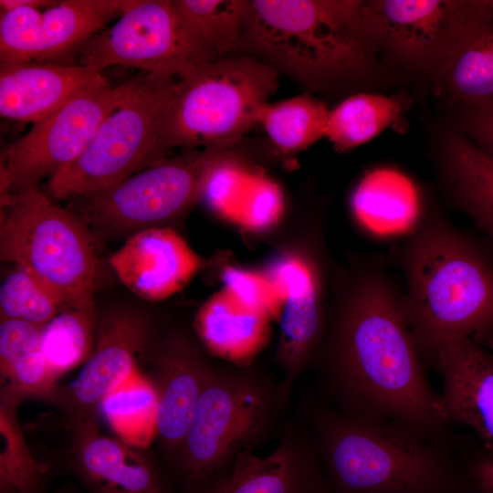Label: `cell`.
Wrapping results in <instances>:
<instances>
[{
  "mask_svg": "<svg viewBox=\"0 0 493 493\" xmlns=\"http://www.w3.org/2000/svg\"><path fill=\"white\" fill-rule=\"evenodd\" d=\"M359 0H248L240 48L310 88L362 79L376 45Z\"/></svg>",
  "mask_w": 493,
  "mask_h": 493,
  "instance_id": "4",
  "label": "cell"
},
{
  "mask_svg": "<svg viewBox=\"0 0 493 493\" xmlns=\"http://www.w3.org/2000/svg\"><path fill=\"white\" fill-rule=\"evenodd\" d=\"M133 86L134 79L89 89L34 123L2 154L1 197L37 189L44 179H50L74 162Z\"/></svg>",
  "mask_w": 493,
  "mask_h": 493,
  "instance_id": "11",
  "label": "cell"
},
{
  "mask_svg": "<svg viewBox=\"0 0 493 493\" xmlns=\"http://www.w3.org/2000/svg\"><path fill=\"white\" fill-rule=\"evenodd\" d=\"M124 0H62L0 12V63L77 64L81 47L106 27Z\"/></svg>",
  "mask_w": 493,
  "mask_h": 493,
  "instance_id": "13",
  "label": "cell"
},
{
  "mask_svg": "<svg viewBox=\"0 0 493 493\" xmlns=\"http://www.w3.org/2000/svg\"><path fill=\"white\" fill-rule=\"evenodd\" d=\"M57 3L56 0H0V8L1 11L22 7L44 9L55 5Z\"/></svg>",
  "mask_w": 493,
  "mask_h": 493,
  "instance_id": "40",
  "label": "cell"
},
{
  "mask_svg": "<svg viewBox=\"0 0 493 493\" xmlns=\"http://www.w3.org/2000/svg\"><path fill=\"white\" fill-rule=\"evenodd\" d=\"M2 377L10 381L8 388L23 396L51 395L58 380L40 347L16 361Z\"/></svg>",
  "mask_w": 493,
  "mask_h": 493,
  "instance_id": "36",
  "label": "cell"
},
{
  "mask_svg": "<svg viewBox=\"0 0 493 493\" xmlns=\"http://www.w3.org/2000/svg\"><path fill=\"white\" fill-rule=\"evenodd\" d=\"M278 87V72L251 56H228L207 62L176 83L168 144L230 150L258 124L262 109Z\"/></svg>",
  "mask_w": 493,
  "mask_h": 493,
  "instance_id": "8",
  "label": "cell"
},
{
  "mask_svg": "<svg viewBox=\"0 0 493 493\" xmlns=\"http://www.w3.org/2000/svg\"><path fill=\"white\" fill-rule=\"evenodd\" d=\"M44 327L22 320H1L0 371L2 376L16 361L40 347Z\"/></svg>",
  "mask_w": 493,
  "mask_h": 493,
  "instance_id": "37",
  "label": "cell"
},
{
  "mask_svg": "<svg viewBox=\"0 0 493 493\" xmlns=\"http://www.w3.org/2000/svg\"><path fill=\"white\" fill-rule=\"evenodd\" d=\"M348 282L311 362L318 396L352 417L454 439L406 322L403 292L380 267H362Z\"/></svg>",
  "mask_w": 493,
  "mask_h": 493,
  "instance_id": "1",
  "label": "cell"
},
{
  "mask_svg": "<svg viewBox=\"0 0 493 493\" xmlns=\"http://www.w3.org/2000/svg\"><path fill=\"white\" fill-rule=\"evenodd\" d=\"M21 397L10 388L2 393L0 432L5 446L0 456V484L5 493L34 491L37 479L47 471L29 453L16 424L15 407Z\"/></svg>",
  "mask_w": 493,
  "mask_h": 493,
  "instance_id": "31",
  "label": "cell"
},
{
  "mask_svg": "<svg viewBox=\"0 0 493 493\" xmlns=\"http://www.w3.org/2000/svg\"><path fill=\"white\" fill-rule=\"evenodd\" d=\"M223 288L244 307L278 320L280 303L274 285L267 273L236 267H226Z\"/></svg>",
  "mask_w": 493,
  "mask_h": 493,
  "instance_id": "33",
  "label": "cell"
},
{
  "mask_svg": "<svg viewBox=\"0 0 493 493\" xmlns=\"http://www.w3.org/2000/svg\"><path fill=\"white\" fill-rule=\"evenodd\" d=\"M177 80L148 73L98 128L85 151L47 180L53 198L100 192L167 159L168 128Z\"/></svg>",
  "mask_w": 493,
  "mask_h": 493,
  "instance_id": "7",
  "label": "cell"
},
{
  "mask_svg": "<svg viewBox=\"0 0 493 493\" xmlns=\"http://www.w3.org/2000/svg\"><path fill=\"white\" fill-rule=\"evenodd\" d=\"M351 208L358 223L379 236L413 233L423 221L414 186L393 170L367 173L353 193Z\"/></svg>",
  "mask_w": 493,
  "mask_h": 493,
  "instance_id": "22",
  "label": "cell"
},
{
  "mask_svg": "<svg viewBox=\"0 0 493 493\" xmlns=\"http://www.w3.org/2000/svg\"><path fill=\"white\" fill-rule=\"evenodd\" d=\"M95 319L96 315L84 310L66 309L45 325L40 348L58 378L85 363L92 354Z\"/></svg>",
  "mask_w": 493,
  "mask_h": 493,
  "instance_id": "30",
  "label": "cell"
},
{
  "mask_svg": "<svg viewBox=\"0 0 493 493\" xmlns=\"http://www.w3.org/2000/svg\"><path fill=\"white\" fill-rule=\"evenodd\" d=\"M107 83L102 71L79 63H0V115L34 124L80 92Z\"/></svg>",
  "mask_w": 493,
  "mask_h": 493,
  "instance_id": "18",
  "label": "cell"
},
{
  "mask_svg": "<svg viewBox=\"0 0 493 493\" xmlns=\"http://www.w3.org/2000/svg\"><path fill=\"white\" fill-rule=\"evenodd\" d=\"M156 436L178 456L205 386L210 363L185 337H172L156 361Z\"/></svg>",
  "mask_w": 493,
  "mask_h": 493,
  "instance_id": "20",
  "label": "cell"
},
{
  "mask_svg": "<svg viewBox=\"0 0 493 493\" xmlns=\"http://www.w3.org/2000/svg\"><path fill=\"white\" fill-rule=\"evenodd\" d=\"M449 186L460 208L493 243V157L456 137L446 153Z\"/></svg>",
  "mask_w": 493,
  "mask_h": 493,
  "instance_id": "25",
  "label": "cell"
},
{
  "mask_svg": "<svg viewBox=\"0 0 493 493\" xmlns=\"http://www.w3.org/2000/svg\"><path fill=\"white\" fill-rule=\"evenodd\" d=\"M443 378L442 403L449 421L464 425L493 455V355L465 337L443 339L422 354Z\"/></svg>",
  "mask_w": 493,
  "mask_h": 493,
  "instance_id": "16",
  "label": "cell"
},
{
  "mask_svg": "<svg viewBox=\"0 0 493 493\" xmlns=\"http://www.w3.org/2000/svg\"><path fill=\"white\" fill-rule=\"evenodd\" d=\"M248 176L235 155L218 164L211 173L202 201L218 216L236 224Z\"/></svg>",
  "mask_w": 493,
  "mask_h": 493,
  "instance_id": "34",
  "label": "cell"
},
{
  "mask_svg": "<svg viewBox=\"0 0 493 493\" xmlns=\"http://www.w3.org/2000/svg\"><path fill=\"white\" fill-rule=\"evenodd\" d=\"M294 416L313 436L330 493H467L473 485L455 439L352 417L306 390Z\"/></svg>",
  "mask_w": 493,
  "mask_h": 493,
  "instance_id": "2",
  "label": "cell"
},
{
  "mask_svg": "<svg viewBox=\"0 0 493 493\" xmlns=\"http://www.w3.org/2000/svg\"><path fill=\"white\" fill-rule=\"evenodd\" d=\"M468 469L478 493H493V455L483 452L471 460Z\"/></svg>",
  "mask_w": 493,
  "mask_h": 493,
  "instance_id": "39",
  "label": "cell"
},
{
  "mask_svg": "<svg viewBox=\"0 0 493 493\" xmlns=\"http://www.w3.org/2000/svg\"><path fill=\"white\" fill-rule=\"evenodd\" d=\"M403 309L420 354L450 337L493 347V266L441 217L422 221L400 253Z\"/></svg>",
  "mask_w": 493,
  "mask_h": 493,
  "instance_id": "3",
  "label": "cell"
},
{
  "mask_svg": "<svg viewBox=\"0 0 493 493\" xmlns=\"http://www.w3.org/2000/svg\"><path fill=\"white\" fill-rule=\"evenodd\" d=\"M230 150L194 149L167 158L116 185L70 198V209L90 229L133 235L165 226L202 201L206 182Z\"/></svg>",
  "mask_w": 493,
  "mask_h": 493,
  "instance_id": "9",
  "label": "cell"
},
{
  "mask_svg": "<svg viewBox=\"0 0 493 493\" xmlns=\"http://www.w3.org/2000/svg\"><path fill=\"white\" fill-rule=\"evenodd\" d=\"M437 71L439 90L450 99L467 106L493 100V26L486 8Z\"/></svg>",
  "mask_w": 493,
  "mask_h": 493,
  "instance_id": "24",
  "label": "cell"
},
{
  "mask_svg": "<svg viewBox=\"0 0 493 493\" xmlns=\"http://www.w3.org/2000/svg\"><path fill=\"white\" fill-rule=\"evenodd\" d=\"M99 406L110 428L127 446L145 448L156 436L157 392L154 383L138 369Z\"/></svg>",
  "mask_w": 493,
  "mask_h": 493,
  "instance_id": "26",
  "label": "cell"
},
{
  "mask_svg": "<svg viewBox=\"0 0 493 493\" xmlns=\"http://www.w3.org/2000/svg\"><path fill=\"white\" fill-rule=\"evenodd\" d=\"M278 437L267 456L253 449L237 453L202 493H330L308 427L288 416Z\"/></svg>",
  "mask_w": 493,
  "mask_h": 493,
  "instance_id": "15",
  "label": "cell"
},
{
  "mask_svg": "<svg viewBox=\"0 0 493 493\" xmlns=\"http://www.w3.org/2000/svg\"><path fill=\"white\" fill-rule=\"evenodd\" d=\"M79 460L85 477L103 493H162L149 462L122 441L82 420Z\"/></svg>",
  "mask_w": 493,
  "mask_h": 493,
  "instance_id": "23",
  "label": "cell"
},
{
  "mask_svg": "<svg viewBox=\"0 0 493 493\" xmlns=\"http://www.w3.org/2000/svg\"><path fill=\"white\" fill-rule=\"evenodd\" d=\"M465 126L469 140L493 157V100L469 105Z\"/></svg>",
  "mask_w": 493,
  "mask_h": 493,
  "instance_id": "38",
  "label": "cell"
},
{
  "mask_svg": "<svg viewBox=\"0 0 493 493\" xmlns=\"http://www.w3.org/2000/svg\"><path fill=\"white\" fill-rule=\"evenodd\" d=\"M280 303V336L276 361L283 370L286 393L311 364L325 335L322 278L316 259L304 252H288L265 270Z\"/></svg>",
  "mask_w": 493,
  "mask_h": 493,
  "instance_id": "14",
  "label": "cell"
},
{
  "mask_svg": "<svg viewBox=\"0 0 493 493\" xmlns=\"http://www.w3.org/2000/svg\"><path fill=\"white\" fill-rule=\"evenodd\" d=\"M149 333L147 321L134 311H113L101 320L93 352L71 388L75 409L90 412L137 370V357Z\"/></svg>",
  "mask_w": 493,
  "mask_h": 493,
  "instance_id": "19",
  "label": "cell"
},
{
  "mask_svg": "<svg viewBox=\"0 0 493 493\" xmlns=\"http://www.w3.org/2000/svg\"><path fill=\"white\" fill-rule=\"evenodd\" d=\"M485 7L488 21L493 26V0H485Z\"/></svg>",
  "mask_w": 493,
  "mask_h": 493,
  "instance_id": "41",
  "label": "cell"
},
{
  "mask_svg": "<svg viewBox=\"0 0 493 493\" xmlns=\"http://www.w3.org/2000/svg\"><path fill=\"white\" fill-rule=\"evenodd\" d=\"M330 110L323 101L302 94L261 110V124L275 148L283 154L296 153L325 136Z\"/></svg>",
  "mask_w": 493,
  "mask_h": 493,
  "instance_id": "28",
  "label": "cell"
},
{
  "mask_svg": "<svg viewBox=\"0 0 493 493\" xmlns=\"http://www.w3.org/2000/svg\"><path fill=\"white\" fill-rule=\"evenodd\" d=\"M270 320L221 288L200 307L194 328L211 354L232 364L249 365L269 341Z\"/></svg>",
  "mask_w": 493,
  "mask_h": 493,
  "instance_id": "21",
  "label": "cell"
},
{
  "mask_svg": "<svg viewBox=\"0 0 493 493\" xmlns=\"http://www.w3.org/2000/svg\"><path fill=\"white\" fill-rule=\"evenodd\" d=\"M405 106L400 96L360 93L330 110L325 137L340 152L358 147L396 122Z\"/></svg>",
  "mask_w": 493,
  "mask_h": 493,
  "instance_id": "27",
  "label": "cell"
},
{
  "mask_svg": "<svg viewBox=\"0 0 493 493\" xmlns=\"http://www.w3.org/2000/svg\"><path fill=\"white\" fill-rule=\"evenodd\" d=\"M362 10L376 47L406 65L438 69L484 16V0H372Z\"/></svg>",
  "mask_w": 493,
  "mask_h": 493,
  "instance_id": "12",
  "label": "cell"
},
{
  "mask_svg": "<svg viewBox=\"0 0 493 493\" xmlns=\"http://www.w3.org/2000/svg\"><path fill=\"white\" fill-rule=\"evenodd\" d=\"M109 262L128 289L151 301L163 300L181 290L203 266L202 258L169 226L130 236Z\"/></svg>",
  "mask_w": 493,
  "mask_h": 493,
  "instance_id": "17",
  "label": "cell"
},
{
  "mask_svg": "<svg viewBox=\"0 0 493 493\" xmlns=\"http://www.w3.org/2000/svg\"><path fill=\"white\" fill-rule=\"evenodd\" d=\"M282 380L252 364H210L205 389L177 456L185 477L205 481L246 449L260 447L289 416Z\"/></svg>",
  "mask_w": 493,
  "mask_h": 493,
  "instance_id": "5",
  "label": "cell"
},
{
  "mask_svg": "<svg viewBox=\"0 0 493 493\" xmlns=\"http://www.w3.org/2000/svg\"><path fill=\"white\" fill-rule=\"evenodd\" d=\"M77 58L100 71L119 65L179 79L217 59L190 28L174 0H124L118 21L89 38Z\"/></svg>",
  "mask_w": 493,
  "mask_h": 493,
  "instance_id": "10",
  "label": "cell"
},
{
  "mask_svg": "<svg viewBox=\"0 0 493 493\" xmlns=\"http://www.w3.org/2000/svg\"><path fill=\"white\" fill-rule=\"evenodd\" d=\"M0 257L45 282L68 309L96 315L98 258L91 230L39 188L1 197Z\"/></svg>",
  "mask_w": 493,
  "mask_h": 493,
  "instance_id": "6",
  "label": "cell"
},
{
  "mask_svg": "<svg viewBox=\"0 0 493 493\" xmlns=\"http://www.w3.org/2000/svg\"><path fill=\"white\" fill-rule=\"evenodd\" d=\"M68 309L62 299L28 270L15 267L0 288V319L45 326Z\"/></svg>",
  "mask_w": 493,
  "mask_h": 493,
  "instance_id": "32",
  "label": "cell"
},
{
  "mask_svg": "<svg viewBox=\"0 0 493 493\" xmlns=\"http://www.w3.org/2000/svg\"><path fill=\"white\" fill-rule=\"evenodd\" d=\"M26 493H35V491H31V492H26Z\"/></svg>",
  "mask_w": 493,
  "mask_h": 493,
  "instance_id": "42",
  "label": "cell"
},
{
  "mask_svg": "<svg viewBox=\"0 0 493 493\" xmlns=\"http://www.w3.org/2000/svg\"><path fill=\"white\" fill-rule=\"evenodd\" d=\"M282 211L278 187L267 179L250 176L236 224L249 231H265L278 224Z\"/></svg>",
  "mask_w": 493,
  "mask_h": 493,
  "instance_id": "35",
  "label": "cell"
},
{
  "mask_svg": "<svg viewBox=\"0 0 493 493\" xmlns=\"http://www.w3.org/2000/svg\"><path fill=\"white\" fill-rule=\"evenodd\" d=\"M190 28L217 58L240 48L248 0H174Z\"/></svg>",
  "mask_w": 493,
  "mask_h": 493,
  "instance_id": "29",
  "label": "cell"
}]
</instances>
